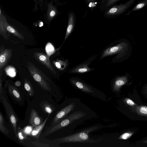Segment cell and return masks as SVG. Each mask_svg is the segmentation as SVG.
<instances>
[{
    "label": "cell",
    "instance_id": "19",
    "mask_svg": "<svg viewBox=\"0 0 147 147\" xmlns=\"http://www.w3.org/2000/svg\"><path fill=\"white\" fill-rule=\"evenodd\" d=\"M40 105L43 111L49 115L51 114L54 110L53 106L46 101L42 102Z\"/></svg>",
    "mask_w": 147,
    "mask_h": 147
},
{
    "label": "cell",
    "instance_id": "30",
    "mask_svg": "<svg viewBox=\"0 0 147 147\" xmlns=\"http://www.w3.org/2000/svg\"><path fill=\"white\" fill-rule=\"evenodd\" d=\"M38 5H39L41 10L42 11L44 9L45 5V0H37Z\"/></svg>",
    "mask_w": 147,
    "mask_h": 147
},
{
    "label": "cell",
    "instance_id": "35",
    "mask_svg": "<svg viewBox=\"0 0 147 147\" xmlns=\"http://www.w3.org/2000/svg\"><path fill=\"white\" fill-rule=\"evenodd\" d=\"M96 0H86L88 3H93Z\"/></svg>",
    "mask_w": 147,
    "mask_h": 147
},
{
    "label": "cell",
    "instance_id": "5",
    "mask_svg": "<svg viewBox=\"0 0 147 147\" xmlns=\"http://www.w3.org/2000/svg\"><path fill=\"white\" fill-rule=\"evenodd\" d=\"M75 107L74 103H72L57 112L53 119L50 126L54 125L65 118L67 115L73 110Z\"/></svg>",
    "mask_w": 147,
    "mask_h": 147
},
{
    "label": "cell",
    "instance_id": "37",
    "mask_svg": "<svg viewBox=\"0 0 147 147\" xmlns=\"http://www.w3.org/2000/svg\"><path fill=\"white\" fill-rule=\"evenodd\" d=\"M143 142L144 143H147V140Z\"/></svg>",
    "mask_w": 147,
    "mask_h": 147
},
{
    "label": "cell",
    "instance_id": "18",
    "mask_svg": "<svg viewBox=\"0 0 147 147\" xmlns=\"http://www.w3.org/2000/svg\"><path fill=\"white\" fill-rule=\"evenodd\" d=\"M27 135H28L25 132L24 129H22L20 127L17 128L16 136L19 143L23 144L24 141L27 138Z\"/></svg>",
    "mask_w": 147,
    "mask_h": 147
},
{
    "label": "cell",
    "instance_id": "20",
    "mask_svg": "<svg viewBox=\"0 0 147 147\" xmlns=\"http://www.w3.org/2000/svg\"><path fill=\"white\" fill-rule=\"evenodd\" d=\"M127 78L126 77H123L117 78L115 81L113 85V90L117 91L120 87L124 84L127 82Z\"/></svg>",
    "mask_w": 147,
    "mask_h": 147
},
{
    "label": "cell",
    "instance_id": "9",
    "mask_svg": "<svg viewBox=\"0 0 147 147\" xmlns=\"http://www.w3.org/2000/svg\"><path fill=\"white\" fill-rule=\"evenodd\" d=\"M126 46V43L123 42L115 46L109 47L103 51L101 56V59L118 53L123 50Z\"/></svg>",
    "mask_w": 147,
    "mask_h": 147
},
{
    "label": "cell",
    "instance_id": "31",
    "mask_svg": "<svg viewBox=\"0 0 147 147\" xmlns=\"http://www.w3.org/2000/svg\"><path fill=\"white\" fill-rule=\"evenodd\" d=\"M119 0H108L106 4L107 6H110L115 3Z\"/></svg>",
    "mask_w": 147,
    "mask_h": 147
},
{
    "label": "cell",
    "instance_id": "29",
    "mask_svg": "<svg viewBox=\"0 0 147 147\" xmlns=\"http://www.w3.org/2000/svg\"><path fill=\"white\" fill-rule=\"evenodd\" d=\"M33 127L32 126H27L25 127L24 128V130L25 133L28 135H30L31 132Z\"/></svg>",
    "mask_w": 147,
    "mask_h": 147
},
{
    "label": "cell",
    "instance_id": "24",
    "mask_svg": "<svg viewBox=\"0 0 147 147\" xmlns=\"http://www.w3.org/2000/svg\"><path fill=\"white\" fill-rule=\"evenodd\" d=\"M0 131L3 134L7 135L9 131L4 125V119L3 114L0 112Z\"/></svg>",
    "mask_w": 147,
    "mask_h": 147
},
{
    "label": "cell",
    "instance_id": "14",
    "mask_svg": "<svg viewBox=\"0 0 147 147\" xmlns=\"http://www.w3.org/2000/svg\"><path fill=\"white\" fill-rule=\"evenodd\" d=\"M9 94L15 99L18 101H21L22 98L20 93L17 88L15 86L9 84H7Z\"/></svg>",
    "mask_w": 147,
    "mask_h": 147
},
{
    "label": "cell",
    "instance_id": "34",
    "mask_svg": "<svg viewBox=\"0 0 147 147\" xmlns=\"http://www.w3.org/2000/svg\"><path fill=\"white\" fill-rule=\"evenodd\" d=\"M14 85L16 86L19 87L21 85V82L19 81H17L14 83Z\"/></svg>",
    "mask_w": 147,
    "mask_h": 147
},
{
    "label": "cell",
    "instance_id": "27",
    "mask_svg": "<svg viewBox=\"0 0 147 147\" xmlns=\"http://www.w3.org/2000/svg\"><path fill=\"white\" fill-rule=\"evenodd\" d=\"M137 111L138 113L140 114L147 116V107L142 106L139 107Z\"/></svg>",
    "mask_w": 147,
    "mask_h": 147
},
{
    "label": "cell",
    "instance_id": "10",
    "mask_svg": "<svg viewBox=\"0 0 147 147\" xmlns=\"http://www.w3.org/2000/svg\"><path fill=\"white\" fill-rule=\"evenodd\" d=\"M7 20L0 9V34L5 40L9 39V35L7 29L6 22Z\"/></svg>",
    "mask_w": 147,
    "mask_h": 147
},
{
    "label": "cell",
    "instance_id": "8",
    "mask_svg": "<svg viewBox=\"0 0 147 147\" xmlns=\"http://www.w3.org/2000/svg\"><path fill=\"white\" fill-rule=\"evenodd\" d=\"M12 50L11 49H6L3 45L0 48V69L1 70L11 59Z\"/></svg>",
    "mask_w": 147,
    "mask_h": 147
},
{
    "label": "cell",
    "instance_id": "21",
    "mask_svg": "<svg viewBox=\"0 0 147 147\" xmlns=\"http://www.w3.org/2000/svg\"><path fill=\"white\" fill-rule=\"evenodd\" d=\"M6 27L7 31L10 33L14 34L19 38L24 40V37L22 34L18 31L15 29L10 26L7 22V20L6 22Z\"/></svg>",
    "mask_w": 147,
    "mask_h": 147
},
{
    "label": "cell",
    "instance_id": "22",
    "mask_svg": "<svg viewBox=\"0 0 147 147\" xmlns=\"http://www.w3.org/2000/svg\"><path fill=\"white\" fill-rule=\"evenodd\" d=\"M24 86L25 90L30 96H32L34 94L33 87L30 82L25 78L24 80Z\"/></svg>",
    "mask_w": 147,
    "mask_h": 147
},
{
    "label": "cell",
    "instance_id": "4",
    "mask_svg": "<svg viewBox=\"0 0 147 147\" xmlns=\"http://www.w3.org/2000/svg\"><path fill=\"white\" fill-rule=\"evenodd\" d=\"M2 99L3 104L7 115L9 122L12 126L14 133L16 135L17 129V124L18 120L13 108L7 100L4 95Z\"/></svg>",
    "mask_w": 147,
    "mask_h": 147
},
{
    "label": "cell",
    "instance_id": "33",
    "mask_svg": "<svg viewBox=\"0 0 147 147\" xmlns=\"http://www.w3.org/2000/svg\"><path fill=\"white\" fill-rule=\"evenodd\" d=\"M34 2V6L33 9L34 11H37L38 9V3L37 0H33Z\"/></svg>",
    "mask_w": 147,
    "mask_h": 147
},
{
    "label": "cell",
    "instance_id": "28",
    "mask_svg": "<svg viewBox=\"0 0 147 147\" xmlns=\"http://www.w3.org/2000/svg\"><path fill=\"white\" fill-rule=\"evenodd\" d=\"M133 134L131 133H125L122 135L119 138L120 139L126 140L129 138Z\"/></svg>",
    "mask_w": 147,
    "mask_h": 147
},
{
    "label": "cell",
    "instance_id": "7",
    "mask_svg": "<svg viewBox=\"0 0 147 147\" xmlns=\"http://www.w3.org/2000/svg\"><path fill=\"white\" fill-rule=\"evenodd\" d=\"M33 55L36 60L45 65L53 73L56 74V72L50 62L48 55L42 53L38 52H34Z\"/></svg>",
    "mask_w": 147,
    "mask_h": 147
},
{
    "label": "cell",
    "instance_id": "36",
    "mask_svg": "<svg viewBox=\"0 0 147 147\" xmlns=\"http://www.w3.org/2000/svg\"><path fill=\"white\" fill-rule=\"evenodd\" d=\"M43 25V23L42 22H40L39 24V26L40 27H41Z\"/></svg>",
    "mask_w": 147,
    "mask_h": 147
},
{
    "label": "cell",
    "instance_id": "26",
    "mask_svg": "<svg viewBox=\"0 0 147 147\" xmlns=\"http://www.w3.org/2000/svg\"><path fill=\"white\" fill-rule=\"evenodd\" d=\"M31 144L34 147H52L50 144L39 142L38 141L32 142Z\"/></svg>",
    "mask_w": 147,
    "mask_h": 147
},
{
    "label": "cell",
    "instance_id": "23",
    "mask_svg": "<svg viewBox=\"0 0 147 147\" xmlns=\"http://www.w3.org/2000/svg\"><path fill=\"white\" fill-rule=\"evenodd\" d=\"M53 63L57 68L60 70H64L68 65L66 61L58 59L54 61Z\"/></svg>",
    "mask_w": 147,
    "mask_h": 147
},
{
    "label": "cell",
    "instance_id": "3",
    "mask_svg": "<svg viewBox=\"0 0 147 147\" xmlns=\"http://www.w3.org/2000/svg\"><path fill=\"white\" fill-rule=\"evenodd\" d=\"M88 138V134L83 131L68 136L55 138L52 141L54 143L58 144L72 142H84L86 141Z\"/></svg>",
    "mask_w": 147,
    "mask_h": 147
},
{
    "label": "cell",
    "instance_id": "25",
    "mask_svg": "<svg viewBox=\"0 0 147 147\" xmlns=\"http://www.w3.org/2000/svg\"><path fill=\"white\" fill-rule=\"evenodd\" d=\"M147 4V0L144 1L143 2L138 4L135 6L132 9V11H134L140 9L143 7Z\"/></svg>",
    "mask_w": 147,
    "mask_h": 147
},
{
    "label": "cell",
    "instance_id": "16",
    "mask_svg": "<svg viewBox=\"0 0 147 147\" xmlns=\"http://www.w3.org/2000/svg\"><path fill=\"white\" fill-rule=\"evenodd\" d=\"M71 82L74 85L83 91L90 93L93 92V91L90 87L79 80L75 79H72L71 80Z\"/></svg>",
    "mask_w": 147,
    "mask_h": 147
},
{
    "label": "cell",
    "instance_id": "11",
    "mask_svg": "<svg viewBox=\"0 0 147 147\" xmlns=\"http://www.w3.org/2000/svg\"><path fill=\"white\" fill-rule=\"evenodd\" d=\"M57 10L55 5L51 2H50L47 5L46 11L45 19L51 22L57 14Z\"/></svg>",
    "mask_w": 147,
    "mask_h": 147
},
{
    "label": "cell",
    "instance_id": "15",
    "mask_svg": "<svg viewBox=\"0 0 147 147\" xmlns=\"http://www.w3.org/2000/svg\"><path fill=\"white\" fill-rule=\"evenodd\" d=\"M75 16L73 13H70L69 16L68 24L65 38V40L72 32L74 26Z\"/></svg>",
    "mask_w": 147,
    "mask_h": 147
},
{
    "label": "cell",
    "instance_id": "32",
    "mask_svg": "<svg viewBox=\"0 0 147 147\" xmlns=\"http://www.w3.org/2000/svg\"><path fill=\"white\" fill-rule=\"evenodd\" d=\"M125 101L127 104L130 106H133L135 105L134 102L130 99L126 98Z\"/></svg>",
    "mask_w": 147,
    "mask_h": 147
},
{
    "label": "cell",
    "instance_id": "6",
    "mask_svg": "<svg viewBox=\"0 0 147 147\" xmlns=\"http://www.w3.org/2000/svg\"><path fill=\"white\" fill-rule=\"evenodd\" d=\"M135 0H129L124 4L115 6L108 10L106 14L112 16L121 14L126 10L134 2Z\"/></svg>",
    "mask_w": 147,
    "mask_h": 147
},
{
    "label": "cell",
    "instance_id": "13",
    "mask_svg": "<svg viewBox=\"0 0 147 147\" xmlns=\"http://www.w3.org/2000/svg\"><path fill=\"white\" fill-rule=\"evenodd\" d=\"M49 115L43 122L33 128L29 135L30 136L37 139L39 138L41 131L46 123Z\"/></svg>",
    "mask_w": 147,
    "mask_h": 147
},
{
    "label": "cell",
    "instance_id": "2",
    "mask_svg": "<svg viewBox=\"0 0 147 147\" xmlns=\"http://www.w3.org/2000/svg\"><path fill=\"white\" fill-rule=\"evenodd\" d=\"M27 68L33 79L43 90L51 91L50 81L46 75L32 63L28 62Z\"/></svg>",
    "mask_w": 147,
    "mask_h": 147
},
{
    "label": "cell",
    "instance_id": "12",
    "mask_svg": "<svg viewBox=\"0 0 147 147\" xmlns=\"http://www.w3.org/2000/svg\"><path fill=\"white\" fill-rule=\"evenodd\" d=\"M42 122L41 118L38 116L37 112L34 109H32L29 118V124L34 127L41 124Z\"/></svg>",
    "mask_w": 147,
    "mask_h": 147
},
{
    "label": "cell",
    "instance_id": "17",
    "mask_svg": "<svg viewBox=\"0 0 147 147\" xmlns=\"http://www.w3.org/2000/svg\"><path fill=\"white\" fill-rule=\"evenodd\" d=\"M88 64H82L73 68L70 71L71 73H83L92 70L93 69L88 66Z\"/></svg>",
    "mask_w": 147,
    "mask_h": 147
},
{
    "label": "cell",
    "instance_id": "1",
    "mask_svg": "<svg viewBox=\"0 0 147 147\" xmlns=\"http://www.w3.org/2000/svg\"><path fill=\"white\" fill-rule=\"evenodd\" d=\"M85 114L81 111H75L54 125L49 126L41 136L43 137L48 136L67 126L74 121L81 118Z\"/></svg>",
    "mask_w": 147,
    "mask_h": 147
}]
</instances>
